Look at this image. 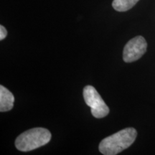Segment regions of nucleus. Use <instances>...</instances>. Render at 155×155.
Instances as JSON below:
<instances>
[{"label": "nucleus", "instance_id": "f257e3e1", "mask_svg": "<svg viewBox=\"0 0 155 155\" xmlns=\"http://www.w3.org/2000/svg\"><path fill=\"white\" fill-rule=\"evenodd\" d=\"M134 128H126L104 139L99 144V151L104 155H116L129 148L137 138Z\"/></svg>", "mask_w": 155, "mask_h": 155}, {"label": "nucleus", "instance_id": "f03ea898", "mask_svg": "<svg viewBox=\"0 0 155 155\" xmlns=\"http://www.w3.org/2000/svg\"><path fill=\"white\" fill-rule=\"evenodd\" d=\"M51 139V133L44 128H33L19 135L15 146L21 152H30L47 144Z\"/></svg>", "mask_w": 155, "mask_h": 155}, {"label": "nucleus", "instance_id": "7ed1b4c3", "mask_svg": "<svg viewBox=\"0 0 155 155\" xmlns=\"http://www.w3.org/2000/svg\"><path fill=\"white\" fill-rule=\"evenodd\" d=\"M85 102L91 108L92 115L97 119H101L109 113V108L96 89L92 86H86L83 88Z\"/></svg>", "mask_w": 155, "mask_h": 155}, {"label": "nucleus", "instance_id": "20e7f679", "mask_svg": "<svg viewBox=\"0 0 155 155\" xmlns=\"http://www.w3.org/2000/svg\"><path fill=\"white\" fill-rule=\"evenodd\" d=\"M147 43L142 36H137L126 44L123 51V59L126 63L138 61L146 53Z\"/></svg>", "mask_w": 155, "mask_h": 155}, {"label": "nucleus", "instance_id": "39448f33", "mask_svg": "<svg viewBox=\"0 0 155 155\" xmlns=\"http://www.w3.org/2000/svg\"><path fill=\"white\" fill-rule=\"evenodd\" d=\"M14 102L15 97L12 92L1 85L0 86V111L5 112L10 111L14 106Z\"/></svg>", "mask_w": 155, "mask_h": 155}, {"label": "nucleus", "instance_id": "423d86ee", "mask_svg": "<svg viewBox=\"0 0 155 155\" xmlns=\"http://www.w3.org/2000/svg\"><path fill=\"white\" fill-rule=\"evenodd\" d=\"M139 0H114L112 6L118 12H126L132 8Z\"/></svg>", "mask_w": 155, "mask_h": 155}, {"label": "nucleus", "instance_id": "0eeeda50", "mask_svg": "<svg viewBox=\"0 0 155 155\" xmlns=\"http://www.w3.org/2000/svg\"><path fill=\"white\" fill-rule=\"evenodd\" d=\"M7 35V31L3 25H0V40H3Z\"/></svg>", "mask_w": 155, "mask_h": 155}]
</instances>
